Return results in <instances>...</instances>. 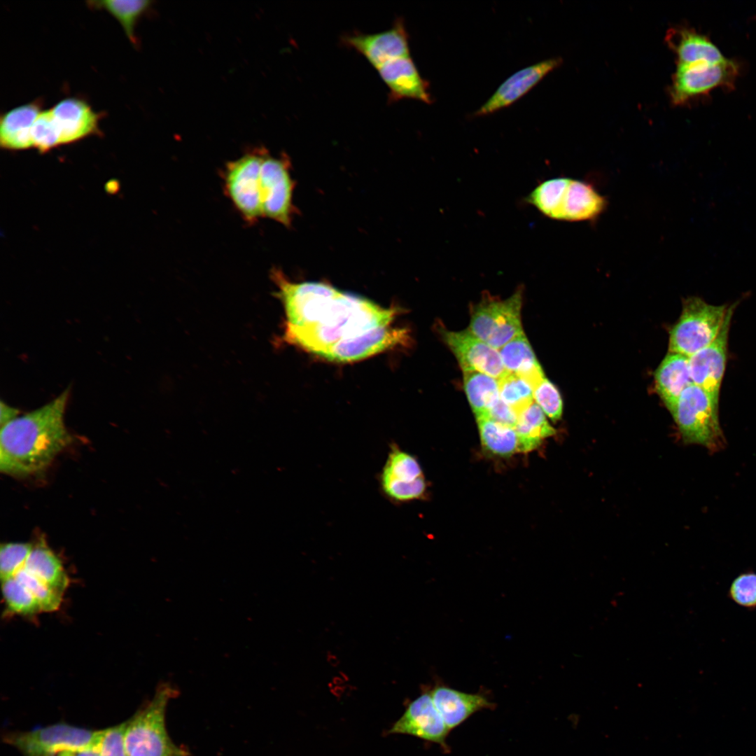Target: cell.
Instances as JSON below:
<instances>
[{"label":"cell","instance_id":"1","mask_svg":"<svg viewBox=\"0 0 756 756\" xmlns=\"http://www.w3.org/2000/svg\"><path fill=\"white\" fill-rule=\"evenodd\" d=\"M69 389L1 426L0 470L26 476L48 466L71 442L64 421Z\"/></svg>","mask_w":756,"mask_h":756},{"label":"cell","instance_id":"2","mask_svg":"<svg viewBox=\"0 0 756 756\" xmlns=\"http://www.w3.org/2000/svg\"><path fill=\"white\" fill-rule=\"evenodd\" d=\"M312 323L285 325L284 341L323 356L336 344L370 330L389 326L396 312L337 288Z\"/></svg>","mask_w":756,"mask_h":756},{"label":"cell","instance_id":"3","mask_svg":"<svg viewBox=\"0 0 756 756\" xmlns=\"http://www.w3.org/2000/svg\"><path fill=\"white\" fill-rule=\"evenodd\" d=\"M176 694L169 683L160 684L153 699L127 720V756H188L187 750L172 741L165 726L167 706Z\"/></svg>","mask_w":756,"mask_h":756},{"label":"cell","instance_id":"4","mask_svg":"<svg viewBox=\"0 0 756 756\" xmlns=\"http://www.w3.org/2000/svg\"><path fill=\"white\" fill-rule=\"evenodd\" d=\"M718 405L706 391L694 384L682 393L671 414L685 442L701 445L711 452L724 447Z\"/></svg>","mask_w":756,"mask_h":756},{"label":"cell","instance_id":"5","mask_svg":"<svg viewBox=\"0 0 756 756\" xmlns=\"http://www.w3.org/2000/svg\"><path fill=\"white\" fill-rule=\"evenodd\" d=\"M727 304H711L699 297L684 300L681 315L670 332L668 352L691 356L718 336Z\"/></svg>","mask_w":756,"mask_h":756},{"label":"cell","instance_id":"6","mask_svg":"<svg viewBox=\"0 0 756 756\" xmlns=\"http://www.w3.org/2000/svg\"><path fill=\"white\" fill-rule=\"evenodd\" d=\"M522 293L521 286L505 300L486 293L472 309L468 330L493 348L501 349L523 332L521 322Z\"/></svg>","mask_w":756,"mask_h":756},{"label":"cell","instance_id":"7","mask_svg":"<svg viewBox=\"0 0 756 756\" xmlns=\"http://www.w3.org/2000/svg\"><path fill=\"white\" fill-rule=\"evenodd\" d=\"M264 148L250 151L227 162L221 172L224 194L241 218L249 225L262 218L260 199Z\"/></svg>","mask_w":756,"mask_h":756},{"label":"cell","instance_id":"8","mask_svg":"<svg viewBox=\"0 0 756 756\" xmlns=\"http://www.w3.org/2000/svg\"><path fill=\"white\" fill-rule=\"evenodd\" d=\"M739 73L738 63L727 58L715 64H678L669 90L671 101L680 106L718 88L732 90Z\"/></svg>","mask_w":756,"mask_h":756},{"label":"cell","instance_id":"9","mask_svg":"<svg viewBox=\"0 0 756 756\" xmlns=\"http://www.w3.org/2000/svg\"><path fill=\"white\" fill-rule=\"evenodd\" d=\"M295 181L288 157H274L265 151L260 170V199L262 218L290 226L296 208L293 204Z\"/></svg>","mask_w":756,"mask_h":756},{"label":"cell","instance_id":"10","mask_svg":"<svg viewBox=\"0 0 756 756\" xmlns=\"http://www.w3.org/2000/svg\"><path fill=\"white\" fill-rule=\"evenodd\" d=\"M99 734L64 723L29 732H13L4 737L24 756H50L65 751L92 749Z\"/></svg>","mask_w":756,"mask_h":756},{"label":"cell","instance_id":"11","mask_svg":"<svg viewBox=\"0 0 756 756\" xmlns=\"http://www.w3.org/2000/svg\"><path fill=\"white\" fill-rule=\"evenodd\" d=\"M378 482L381 492L394 504L419 499L426 489L422 469L417 459L395 442L390 444Z\"/></svg>","mask_w":756,"mask_h":756},{"label":"cell","instance_id":"12","mask_svg":"<svg viewBox=\"0 0 756 756\" xmlns=\"http://www.w3.org/2000/svg\"><path fill=\"white\" fill-rule=\"evenodd\" d=\"M738 302L728 307L727 316L716 338L707 346L689 357L693 384L703 388L719 405L720 388L725 372L729 332Z\"/></svg>","mask_w":756,"mask_h":756},{"label":"cell","instance_id":"13","mask_svg":"<svg viewBox=\"0 0 756 756\" xmlns=\"http://www.w3.org/2000/svg\"><path fill=\"white\" fill-rule=\"evenodd\" d=\"M439 332L463 371L475 370L497 379L507 372L498 350L477 337L468 329L455 332L441 327Z\"/></svg>","mask_w":756,"mask_h":756},{"label":"cell","instance_id":"14","mask_svg":"<svg viewBox=\"0 0 756 756\" xmlns=\"http://www.w3.org/2000/svg\"><path fill=\"white\" fill-rule=\"evenodd\" d=\"M449 732L429 693L412 701L389 730V733L409 734L438 743L445 750H448L446 739Z\"/></svg>","mask_w":756,"mask_h":756},{"label":"cell","instance_id":"15","mask_svg":"<svg viewBox=\"0 0 756 756\" xmlns=\"http://www.w3.org/2000/svg\"><path fill=\"white\" fill-rule=\"evenodd\" d=\"M350 46L377 69L395 58L410 55L408 36L404 24L398 20L388 30L375 34L354 33L344 38Z\"/></svg>","mask_w":756,"mask_h":756},{"label":"cell","instance_id":"16","mask_svg":"<svg viewBox=\"0 0 756 756\" xmlns=\"http://www.w3.org/2000/svg\"><path fill=\"white\" fill-rule=\"evenodd\" d=\"M407 336L403 329L380 327L340 342L322 357L336 362L354 361L402 344Z\"/></svg>","mask_w":756,"mask_h":756},{"label":"cell","instance_id":"17","mask_svg":"<svg viewBox=\"0 0 756 756\" xmlns=\"http://www.w3.org/2000/svg\"><path fill=\"white\" fill-rule=\"evenodd\" d=\"M562 60L551 58L525 67L510 76L495 91L492 96L475 113L481 116L494 113L516 102L548 73L558 67Z\"/></svg>","mask_w":756,"mask_h":756},{"label":"cell","instance_id":"18","mask_svg":"<svg viewBox=\"0 0 756 756\" xmlns=\"http://www.w3.org/2000/svg\"><path fill=\"white\" fill-rule=\"evenodd\" d=\"M50 110L59 134L61 145L100 134V114L83 100L66 98Z\"/></svg>","mask_w":756,"mask_h":756},{"label":"cell","instance_id":"19","mask_svg":"<svg viewBox=\"0 0 756 756\" xmlns=\"http://www.w3.org/2000/svg\"><path fill=\"white\" fill-rule=\"evenodd\" d=\"M376 69L389 89L393 101L409 98L431 103L428 83L419 75L410 56L389 60Z\"/></svg>","mask_w":756,"mask_h":756},{"label":"cell","instance_id":"20","mask_svg":"<svg viewBox=\"0 0 756 756\" xmlns=\"http://www.w3.org/2000/svg\"><path fill=\"white\" fill-rule=\"evenodd\" d=\"M430 694L449 731L474 713L484 709H492L494 706L483 694L466 693L444 685L435 686Z\"/></svg>","mask_w":756,"mask_h":756},{"label":"cell","instance_id":"21","mask_svg":"<svg viewBox=\"0 0 756 756\" xmlns=\"http://www.w3.org/2000/svg\"><path fill=\"white\" fill-rule=\"evenodd\" d=\"M666 41L677 56L678 64H715L727 59L710 39L691 28H671Z\"/></svg>","mask_w":756,"mask_h":756},{"label":"cell","instance_id":"22","mask_svg":"<svg viewBox=\"0 0 756 756\" xmlns=\"http://www.w3.org/2000/svg\"><path fill=\"white\" fill-rule=\"evenodd\" d=\"M606 198L582 181L569 178L564 193L558 219L566 221L594 220L604 212Z\"/></svg>","mask_w":756,"mask_h":756},{"label":"cell","instance_id":"23","mask_svg":"<svg viewBox=\"0 0 756 756\" xmlns=\"http://www.w3.org/2000/svg\"><path fill=\"white\" fill-rule=\"evenodd\" d=\"M654 375L657 392L671 413L682 393L693 384L689 357L668 352Z\"/></svg>","mask_w":756,"mask_h":756},{"label":"cell","instance_id":"24","mask_svg":"<svg viewBox=\"0 0 756 756\" xmlns=\"http://www.w3.org/2000/svg\"><path fill=\"white\" fill-rule=\"evenodd\" d=\"M41 111V104L36 101L3 114L0 120L1 146L8 150L32 147L31 128Z\"/></svg>","mask_w":756,"mask_h":756},{"label":"cell","instance_id":"25","mask_svg":"<svg viewBox=\"0 0 756 756\" xmlns=\"http://www.w3.org/2000/svg\"><path fill=\"white\" fill-rule=\"evenodd\" d=\"M498 351L506 371L524 379L533 389L545 378L524 332L517 335Z\"/></svg>","mask_w":756,"mask_h":756},{"label":"cell","instance_id":"26","mask_svg":"<svg viewBox=\"0 0 756 756\" xmlns=\"http://www.w3.org/2000/svg\"><path fill=\"white\" fill-rule=\"evenodd\" d=\"M23 568L62 595L69 586V578L61 560L44 544L33 546Z\"/></svg>","mask_w":756,"mask_h":756},{"label":"cell","instance_id":"27","mask_svg":"<svg viewBox=\"0 0 756 756\" xmlns=\"http://www.w3.org/2000/svg\"><path fill=\"white\" fill-rule=\"evenodd\" d=\"M514 429L519 440V452H528L538 448L543 439L555 433V429L548 423L545 413L535 401L518 414Z\"/></svg>","mask_w":756,"mask_h":756},{"label":"cell","instance_id":"28","mask_svg":"<svg viewBox=\"0 0 756 756\" xmlns=\"http://www.w3.org/2000/svg\"><path fill=\"white\" fill-rule=\"evenodd\" d=\"M463 372L465 394L476 418L487 416L489 407L500 398L498 379L475 370Z\"/></svg>","mask_w":756,"mask_h":756},{"label":"cell","instance_id":"29","mask_svg":"<svg viewBox=\"0 0 756 756\" xmlns=\"http://www.w3.org/2000/svg\"><path fill=\"white\" fill-rule=\"evenodd\" d=\"M476 419L482 447L488 452L503 457L519 452V440L514 428L503 425L488 416Z\"/></svg>","mask_w":756,"mask_h":756},{"label":"cell","instance_id":"30","mask_svg":"<svg viewBox=\"0 0 756 756\" xmlns=\"http://www.w3.org/2000/svg\"><path fill=\"white\" fill-rule=\"evenodd\" d=\"M150 3L148 0H106L90 2L91 6L104 9L114 17L133 43L136 41L134 34L136 24L148 8Z\"/></svg>","mask_w":756,"mask_h":756},{"label":"cell","instance_id":"31","mask_svg":"<svg viewBox=\"0 0 756 756\" xmlns=\"http://www.w3.org/2000/svg\"><path fill=\"white\" fill-rule=\"evenodd\" d=\"M569 178H554L537 186L526 197V202L547 217L557 220L562 197Z\"/></svg>","mask_w":756,"mask_h":756},{"label":"cell","instance_id":"32","mask_svg":"<svg viewBox=\"0 0 756 756\" xmlns=\"http://www.w3.org/2000/svg\"><path fill=\"white\" fill-rule=\"evenodd\" d=\"M1 589L7 612L20 616L41 612L34 595L15 577L1 581Z\"/></svg>","mask_w":756,"mask_h":756},{"label":"cell","instance_id":"33","mask_svg":"<svg viewBox=\"0 0 756 756\" xmlns=\"http://www.w3.org/2000/svg\"><path fill=\"white\" fill-rule=\"evenodd\" d=\"M498 384L500 398L517 414L534 402L532 387L517 374L507 372Z\"/></svg>","mask_w":756,"mask_h":756},{"label":"cell","instance_id":"34","mask_svg":"<svg viewBox=\"0 0 756 756\" xmlns=\"http://www.w3.org/2000/svg\"><path fill=\"white\" fill-rule=\"evenodd\" d=\"M14 577L34 595L41 612H54L61 606L63 595L41 582L25 569L22 568Z\"/></svg>","mask_w":756,"mask_h":756},{"label":"cell","instance_id":"35","mask_svg":"<svg viewBox=\"0 0 756 756\" xmlns=\"http://www.w3.org/2000/svg\"><path fill=\"white\" fill-rule=\"evenodd\" d=\"M33 545L27 542H8L0 547L1 580L14 577L24 568Z\"/></svg>","mask_w":756,"mask_h":756},{"label":"cell","instance_id":"36","mask_svg":"<svg viewBox=\"0 0 756 756\" xmlns=\"http://www.w3.org/2000/svg\"><path fill=\"white\" fill-rule=\"evenodd\" d=\"M33 146L46 153L61 145L60 136L50 109L41 111L31 128Z\"/></svg>","mask_w":756,"mask_h":756},{"label":"cell","instance_id":"37","mask_svg":"<svg viewBox=\"0 0 756 756\" xmlns=\"http://www.w3.org/2000/svg\"><path fill=\"white\" fill-rule=\"evenodd\" d=\"M127 721L99 730L92 749L100 756H127L125 734Z\"/></svg>","mask_w":756,"mask_h":756},{"label":"cell","instance_id":"38","mask_svg":"<svg viewBox=\"0 0 756 756\" xmlns=\"http://www.w3.org/2000/svg\"><path fill=\"white\" fill-rule=\"evenodd\" d=\"M729 598L736 604L749 610L756 608V573L746 571L738 575L730 584Z\"/></svg>","mask_w":756,"mask_h":756},{"label":"cell","instance_id":"39","mask_svg":"<svg viewBox=\"0 0 756 756\" xmlns=\"http://www.w3.org/2000/svg\"><path fill=\"white\" fill-rule=\"evenodd\" d=\"M535 402L553 421L562 415L563 402L556 387L545 377L533 389Z\"/></svg>","mask_w":756,"mask_h":756},{"label":"cell","instance_id":"40","mask_svg":"<svg viewBox=\"0 0 756 756\" xmlns=\"http://www.w3.org/2000/svg\"><path fill=\"white\" fill-rule=\"evenodd\" d=\"M487 416L493 420L509 427L515 428L518 414L500 397L489 407Z\"/></svg>","mask_w":756,"mask_h":756},{"label":"cell","instance_id":"41","mask_svg":"<svg viewBox=\"0 0 756 756\" xmlns=\"http://www.w3.org/2000/svg\"><path fill=\"white\" fill-rule=\"evenodd\" d=\"M0 405V423L1 426H3L17 418L20 411L18 409L9 406L3 401H1Z\"/></svg>","mask_w":756,"mask_h":756},{"label":"cell","instance_id":"42","mask_svg":"<svg viewBox=\"0 0 756 756\" xmlns=\"http://www.w3.org/2000/svg\"><path fill=\"white\" fill-rule=\"evenodd\" d=\"M58 756H100L92 749H83L78 750L65 751L58 754Z\"/></svg>","mask_w":756,"mask_h":756},{"label":"cell","instance_id":"43","mask_svg":"<svg viewBox=\"0 0 756 756\" xmlns=\"http://www.w3.org/2000/svg\"><path fill=\"white\" fill-rule=\"evenodd\" d=\"M50 756H53V755H50Z\"/></svg>","mask_w":756,"mask_h":756}]
</instances>
